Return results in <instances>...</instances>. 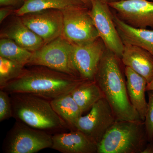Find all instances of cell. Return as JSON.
I'll use <instances>...</instances> for the list:
<instances>
[{
    "mask_svg": "<svg viewBox=\"0 0 153 153\" xmlns=\"http://www.w3.org/2000/svg\"><path fill=\"white\" fill-rule=\"evenodd\" d=\"M35 66L25 69L20 76L1 89L9 94H31L51 100L71 93L86 80L45 66Z\"/></svg>",
    "mask_w": 153,
    "mask_h": 153,
    "instance_id": "1",
    "label": "cell"
},
{
    "mask_svg": "<svg viewBox=\"0 0 153 153\" xmlns=\"http://www.w3.org/2000/svg\"><path fill=\"white\" fill-rule=\"evenodd\" d=\"M120 60L106 48L94 80L111 106L117 120H141L130 101Z\"/></svg>",
    "mask_w": 153,
    "mask_h": 153,
    "instance_id": "2",
    "label": "cell"
},
{
    "mask_svg": "<svg viewBox=\"0 0 153 153\" xmlns=\"http://www.w3.org/2000/svg\"><path fill=\"white\" fill-rule=\"evenodd\" d=\"M10 94L13 117L16 120L51 134L69 129L66 123L53 109L50 100L29 93Z\"/></svg>",
    "mask_w": 153,
    "mask_h": 153,
    "instance_id": "3",
    "label": "cell"
},
{
    "mask_svg": "<svg viewBox=\"0 0 153 153\" xmlns=\"http://www.w3.org/2000/svg\"><path fill=\"white\" fill-rule=\"evenodd\" d=\"M149 143L144 121L117 120L97 144V153H142Z\"/></svg>",
    "mask_w": 153,
    "mask_h": 153,
    "instance_id": "4",
    "label": "cell"
},
{
    "mask_svg": "<svg viewBox=\"0 0 153 153\" xmlns=\"http://www.w3.org/2000/svg\"><path fill=\"white\" fill-rule=\"evenodd\" d=\"M73 50L74 44L60 36L33 52L27 65L45 66L80 77L73 62Z\"/></svg>",
    "mask_w": 153,
    "mask_h": 153,
    "instance_id": "5",
    "label": "cell"
},
{
    "mask_svg": "<svg viewBox=\"0 0 153 153\" xmlns=\"http://www.w3.org/2000/svg\"><path fill=\"white\" fill-rule=\"evenodd\" d=\"M52 135L16 120L2 144L5 153H35L52 148Z\"/></svg>",
    "mask_w": 153,
    "mask_h": 153,
    "instance_id": "6",
    "label": "cell"
},
{
    "mask_svg": "<svg viewBox=\"0 0 153 153\" xmlns=\"http://www.w3.org/2000/svg\"><path fill=\"white\" fill-rule=\"evenodd\" d=\"M89 8L83 6L61 10L63 15L62 36L71 44H83L100 37Z\"/></svg>",
    "mask_w": 153,
    "mask_h": 153,
    "instance_id": "7",
    "label": "cell"
},
{
    "mask_svg": "<svg viewBox=\"0 0 153 153\" xmlns=\"http://www.w3.org/2000/svg\"><path fill=\"white\" fill-rule=\"evenodd\" d=\"M117 120L111 106L104 97L94 104L87 115L78 119L75 127L97 145Z\"/></svg>",
    "mask_w": 153,
    "mask_h": 153,
    "instance_id": "8",
    "label": "cell"
},
{
    "mask_svg": "<svg viewBox=\"0 0 153 153\" xmlns=\"http://www.w3.org/2000/svg\"><path fill=\"white\" fill-rule=\"evenodd\" d=\"M108 4L100 0H92L90 13L99 36L106 47L121 58L124 45L113 19V13Z\"/></svg>",
    "mask_w": 153,
    "mask_h": 153,
    "instance_id": "9",
    "label": "cell"
},
{
    "mask_svg": "<svg viewBox=\"0 0 153 153\" xmlns=\"http://www.w3.org/2000/svg\"><path fill=\"white\" fill-rule=\"evenodd\" d=\"M19 17L26 26L44 40L45 44L62 36L63 15L61 10H44Z\"/></svg>",
    "mask_w": 153,
    "mask_h": 153,
    "instance_id": "10",
    "label": "cell"
},
{
    "mask_svg": "<svg viewBox=\"0 0 153 153\" xmlns=\"http://www.w3.org/2000/svg\"><path fill=\"white\" fill-rule=\"evenodd\" d=\"M121 21L137 29H153V1L123 0L110 3Z\"/></svg>",
    "mask_w": 153,
    "mask_h": 153,
    "instance_id": "11",
    "label": "cell"
},
{
    "mask_svg": "<svg viewBox=\"0 0 153 153\" xmlns=\"http://www.w3.org/2000/svg\"><path fill=\"white\" fill-rule=\"evenodd\" d=\"M106 48L100 37L83 44H74L73 62L80 77L86 80H94Z\"/></svg>",
    "mask_w": 153,
    "mask_h": 153,
    "instance_id": "12",
    "label": "cell"
},
{
    "mask_svg": "<svg viewBox=\"0 0 153 153\" xmlns=\"http://www.w3.org/2000/svg\"><path fill=\"white\" fill-rule=\"evenodd\" d=\"M51 149L62 153H97V145L78 130L52 135Z\"/></svg>",
    "mask_w": 153,
    "mask_h": 153,
    "instance_id": "13",
    "label": "cell"
},
{
    "mask_svg": "<svg viewBox=\"0 0 153 153\" xmlns=\"http://www.w3.org/2000/svg\"><path fill=\"white\" fill-rule=\"evenodd\" d=\"M121 61L146 79L148 83L153 79V56L140 47L125 44Z\"/></svg>",
    "mask_w": 153,
    "mask_h": 153,
    "instance_id": "14",
    "label": "cell"
},
{
    "mask_svg": "<svg viewBox=\"0 0 153 153\" xmlns=\"http://www.w3.org/2000/svg\"><path fill=\"white\" fill-rule=\"evenodd\" d=\"M1 38H8L23 48L33 52L45 44L44 40L18 18L1 32Z\"/></svg>",
    "mask_w": 153,
    "mask_h": 153,
    "instance_id": "15",
    "label": "cell"
},
{
    "mask_svg": "<svg viewBox=\"0 0 153 153\" xmlns=\"http://www.w3.org/2000/svg\"><path fill=\"white\" fill-rule=\"evenodd\" d=\"M125 74L130 101L138 113L141 120L144 121L148 105L145 96L147 81L144 77L128 66H125Z\"/></svg>",
    "mask_w": 153,
    "mask_h": 153,
    "instance_id": "16",
    "label": "cell"
},
{
    "mask_svg": "<svg viewBox=\"0 0 153 153\" xmlns=\"http://www.w3.org/2000/svg\"><path fill=\"white\" fill-rule=\"evenodd\" d=\"M113 19L124 45L130 44L140 47L153 56V30L130 27L121 21L115 13Z\"/></svg>",
    "mask_w": 153,
    "mask_h": 153,
    "instance_id": "17",
    "label": "cell"
},
{
    "mask_svg": "<svg viewBox=\"0 0 153 153\" xmlns=\"http://www.w3.org/2000/svg\"><path fill=\"white\" fill-rule=\"evenodd\" d=\"M53 109L66 123L70 131L75 130L76 121L82 112L71 93L61 96L50 100Z\"/></svg>",
    "mask_w": 153,
    "mask_h": 153,
    "instance_id": "18",
    "label": "cell"
},
{
    "mask_svg": "<svg viewBox=\"0 0 153 153\" xmlns=\"http://www.w3.org/2000/svg\"><path fill=\"white\" fill-rule=\"evenodd\" d=\"M71 94L83 113L92 107L104 96L95 80H85L78 85Z\"/></svg>",
    "mask_w": 153,
    "mask_h": 153,
    "instance_id": "19",
    "label": "cell"
},
{
    "mask_svg": "<svg viewBox=\"0 0 153 153\" xmlns=\"http://www.w3.org/2000/svg\"><path fill=\"white\" fill-rule=\"evenodd\" d=\"M83 6L86 5L80 0H25L23 4L14 11V13L18 17H20L25 14L44 10H63Z\"/></svg>",
    "mask_w": 153,
    "mask_h": 153,
    "instance_id": "20",
    "label": "cell"
},
{
    "mask_svg": "<svg viewBox=\"0 0 153 153\" xmlns=\"http://www.w3.org/2000/svg\"><path fill=\"white\" fill-rule=\"evenodd\" d=\"M33 52L25 49L8 38L0 40V56L26 66Z\"/></svg>",
    "mask_w": 153,
    "mask_h": 153,
    "instance_id": "21",
    "label": "cell"
},
{
    "mask_svg": "<svg viewBox=\"0 0 153 153\" xmlns=\"http://www.w3.org/2000/svg\"><path fill=\"white\" fill-rule=\"evenodd\" d=\"M25 66L0 56V89L21 75Z\"/></svg>",
    "mask_w": 153,
    "mask_h": 153,
    "instance_id": "22",
    "label": "cell"
},
{
    "mask_svg": "<svg viewBox=\"0 0 153 153\" xmlns=\"http://www.w3.org/2000/svg\"><path fill=\"white\" fill-rule=\"evenodd\" d=\"M7 91L0 90V122L13 117L10 96Z\"/></svg>",
    "mask_w": 153,
    "mask_h": 153,
    "instance_id": "23",
    "label": "cell"
},
{
    "mask_svg": "<svg viewBox=\"0 0 153 153\" xmlns=\"http://www.w3.org/2000/svg\"><path fill=\"white\" fill-rule=\"evenodd\" d=\"M149 101L144 120L149 143L153 142V90L148 91Z\"/></svg>",
    "mask_w": 153,
    "mask_h": 153,
    "instance_id": "24",
    "label": "cell"
},
{
    "mask_svg": "<svg viewBox=\"0 0 153 153\" xmlns=\"http://www.w3.org/2000/svg\"><path fill=\"white\" fill-rule=\"evenodd\" d=\"M25 0H0L1 7H12L16 6L20 4H23Z\"/></svg>",
    "mask_w": 153,
    "mask_h": 153,
    "instance_id": "25",
    "label": "cell"
},
{
    "mask_svg": "<svg viewBox=\"0 0 153 153\" xmlns=\"http://www.w3.org/2000/svg\"><path fill=\"white\" fill-rule=\"evenodd\" d=\"M11 8V7H6L0 9V23H1L5 19L14 12Z\"/></svg>",
    "mask_w": 153,
    "mask_h": 153,
    "instance_id": "26",
    "label": "cell"
},
{
    "mask_svg": "<svg viewBox=\"0 0 153 153\" xmlns=\"http://www.w3.org/2000/svg\"><path fill=\"white\" fill-rule=\"evenodd\" d=\"M142 153H153V142L148 143Z\"/></svg>",
    "mask_w": 153,
    "mask_h": 153,
    "instance_id": "27",
    "label": "cell"
},
{
    "mask_svg": "<svg viewBox=\"0 0 153 153\" xmlns=\"http://www.w3.org/2000/svg\"><path fill=\"white\" fill-rule=\"evenodd\" d=\"M80 1L85 4L89 8H90L92 0H80Z\"/></svg>",
    "mask_w": 153,
    "mask_h": 153,
    "instance_id": "28",
    "label": "cell"
},
{
    "mask_svg": "<svg viewBox=\"0 0 153 153\" xmlns=\"http://www.w3.org/2000/svg\"><path fill=\"white\" fill-rule=\"evenodd\" d=\"M149 90H153V79L147 85L146 91Z\"/></svg>",
    "mask_w": 153,
    "mask_h": 153,
    "instance_id": "29",
    "label": "cell"
},
{
    "mask_svg": "<svg viewBox=\"0 0 153 153\" xmlns=\"http://www.w3.org/2000/svg\"><path fill=\"white\" fill-rule=\"evenodd\" d=\"M100 1H102L103 2L108 4H110V3L120 1H123V0H100Z\"/></svg>",
    "mask_w": 153,
    "mask_h": 153,
    "instance_id": "30",
    "label": "cell"
},
{
    "mask_svg": "<svg viewBox=\"0 0 153 153\" xmlns=\"http://www.w3.org/2000/svg\"><path fill=\"white\" fill-rule=\"evenodd\" d=\"M150 1H153V0H150Z\"/></svg>",
    "mask_w": 153,
    "mask_h": 153,
    "instance_id": "31",
    "label": "cell"
}]
</instances>
